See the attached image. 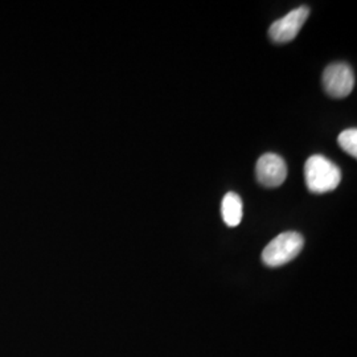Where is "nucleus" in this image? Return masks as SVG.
<instances>
[{
	"instance_id": "39448f33",
	"label": "nucleus",
	"mask_w": 357,
	"mask_h": 357,
	"mask_svg": "<svg viewBox=\"0 0 357 357\" xmlns=\"http://www.w3.org/2000/svg\"><path fill=\"white\" fill-rule=\"evenodd\" d=\"M255 174L258 181L264 187L277 188L282 185L287 178V166L280 155L265 153L257 162Z\"/></svg>"
},
{
	"instance_id": "f257e3e1",
	"label": "nucleus",
	"mask_w": 357,
	"mask_h": 357,
	"mask_svg": "<svg viewBox=\"0 0 357 357\" xmlns=\"http://www.w3.org/2000/svg\"><path fill=\"white\" fill-rule=\"evenodd\" d=\"M307 188L312 193H327L337 188L342 181L340 168L323 155H312L305 165Z\"/></svg>"
},
{
	"instance_id": "0eeeda50",
	"label": "nucleus",
	"mask_w": 357,
	"mask_h": 357,
	"mask_svg": "<svg viewBox=\"0 0 357 357\" xmlns=\"http://www.w3.org/2000/svg\"><path fill=\"white\" fill-rule=\"evenodd\" d=\"M339 146L344 150L345 153L351 156L357 158V130L356 128H348L343 131L337 138Z\"/></svg>"
},
{
	"instance_id": "f03ea898",
	"label": "nucleus",
	"mask_w": 357,
	"mask_h": 357,
	"mask_svg": "<svg viewBox=\"0 0 357 357\" xmlns=\"http://www.w3.org/2000/svg\"><path fill=\"white\" fill-rule=\"evenodd\" d=\"M305 240L298 231H284L277 236L262 252V261L268 268H278L293 261L303 249Z\"/></svg>"
},
{
	"instance_id": "20e7f679",
	"label": "nucleus",
	"mask_w": 357,
	"mask_h": 357,
	"mask_svg": "<svg viewBox=\"0 0 357 357\" xmlns=\"http://www.w3.org/2000/svg\"><path fill=\"white\" fill-rule=\"evenodd\" d=\"M308 15L310 8L306 6L295 8L291 13H287L286 16L271 24L268 29V36L274 43L278 44L291 41L301 32L302 26L306 23Z\"/></svg>"
},
{
	"instance_id": "423d86ee",
	"label": "nucleus",
	"mask_w": 357,
	"mask_h": 357,
	"mask_svg": "<svg viewBox=\"0 0 357 357\" xmlns=\"http://www.w3.org/2000/svg\"><path fill=\"white\" fill-rule=\"evenodd\" d=\"M221 213H222L224 222L228 227L230 228L238 227L240 222L243 221V204L241 197L234 192L227 193L221 203Z\"/></svg>"
},
{
	"instance_id": "7ed1b4c3",
	"label": "nucleus",
	"mask_w": 357,
	"mask_h": 357,
	"mask_svg": "<svg viewBox=\"0 0 357 357\" xmlns=\"http://www.w3.org/2000/svg\"><path fill=\"white\" fill-rule=\"evenodd\" d=\"M323 86L333 98H344L355 86V75L352 68L345 63L328 65L323 73Z\"/></svg>"
}]
</instances>
